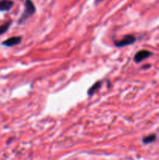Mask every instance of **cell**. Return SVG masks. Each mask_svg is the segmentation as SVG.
Listing matches in <instances>:
<instances>
[{"label":"cell","instance_id":"9","mask_svg":"<svg viewBox=\"0 0 159 160\" xmlns=\"http://www.w3.org/2000/svg\"><path fill=\"white\" fill-rule=\"evenodd\" d=\"M102 1H103V0H97V1H96V2H97V3H98H98H99V2H102Z\"/></svg>","mask_w":159,"mask_h":160},{"label":"cell","instance_id":"6","mask_svg":"<svg viewBox=\"0 0 159 160\" xmlns=\"http://www.w3.org/2000/svg\"><path fill=\"white\" fill-rule=\"evenodd\" d=\"M102 81H97V82H95V84H94V85H93L92 86H91V88L88 89V95L91 96V95H95V94L96 93L97 91H98V90L101 87H102Z\"/></svg>","mask_w":159,"mask_h":160},{"label":"cell","instance_id":"4","mask_svg":"<svg viewBox=\"0 0 159 160\" xmlns=\"http://www.w3.org/2000/svg\"><path fill=\"white\" fill-rule=\"evenodd\" d=\"M21 41H22V38L20 36H13V37H11L3 41L2 44L3 45L7 46V47H13V46L19 45L21 42Z\"/></svg>","mask_w":159,"mask_h":160},{"label":"cell","instance_id":"7","mask_svg":"<svg viewBox=\"0 0 159 160\" xmlns=\"http://www.w3.org/2000/svg\"><path fill=\"white\" fill-rule=\"evenodd\" d=\"M156 139H157V136H156V134H150V135L146 136V137H143V140H142V141H143V144H150V143L155 141Z\"/></svg>","mask_w":159,"mask_h":160},{"label":"cell","instance_id":"5","mask_svg":"<svg viewBox=\"0 0 159 160\" xmlns=\"http://www.w3.org/2000/svg\"><path fill=\"white\" fill-rule=\"evenodd\" d=\"M13 6V2L11 0H0V12L9 11Z\"/></svg>","mask_w":159,"mask_h":160},{"label":"cell","instance_id":"8","mask_svg":"<svg viewBox=\"0 0 159 160\" xmlns=\"http://www.w3.org/2000/svg\"><path fill=\"white\" fill-rule=\"evenodd\" d=\"M11 24H12V21H8L6 23L3 24L0 26V35H2V34L5 33V32L8 31V29L9 28V27H10Z\"/></svg>","mask_w":159,"mask_h":160},{"label":"cell","instance_id":"1","mask_svg":"<svg viewBox=\"0 0 159 160\" xmlns=\"http://www.w3.org/2000/svg\"><path fill=\"white\" fill-rule=\"evenodd\" d=\"M36 12V8H35L33 2L31 0H25L24 2V10L22 13L21 16L19 19V24H22L27 20L28 18H30L32 15L34 14V13Z\"/></svg>","mask_w":159,"mask_h":160},{"label":"cell","instance_id":"2","mask_svg":"<svg viewBox=\"0 0 159 160\" xmlns=\"http://www.w3.org/2000/svg\"><path fill=\"white\" fill-rule=\"evenodd\" d=\"M136 41V38L134 35H127L123 36L122 39L118 41H115V45L119 48L126 47V46L129 45H133V43Z\"/></svg>","mask_w":159,"mask_h":160},{"label":"cell","instance_id":"3","mask_svg":"<svg viewBox=\"0 0 159 160\" xmlns=\"http://www.w3.org/2000/svg\"><path fill=\"white\" fill-rule=\"evenodd\" d=\"M151 55H152V53H150V51H147V50H140V51L137 52L135 54L133 60H134L135 63H140L143 60L149 58Z\"/></svg>","mask_w":159,"mask_h":160}]
</instances>
